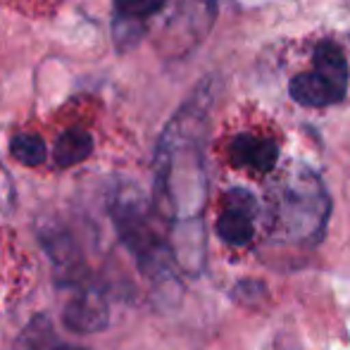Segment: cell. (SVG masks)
Segmentation results:
<instances>
[{
  "label": "cell",
  "mask_w": 350,
  "mask_h": 350,
  "mask_svg": "<svg viewBox=\"0 0 350 350\" xmlns=\"http://www.w3.org/2000/svg\"><path fill=\"white\" fill-rule=\"evenodd\" d=\"M115 224L120 229V236L139 258L141 267L148 272L165 267L167 260V248L162 245V241L157 239V234L152 231V226L148 224L146 212L136 200H122L120 205H115Z\"/></svg>",
  "instance_id": "obj_1"
},
{
  "label": "cell",
  "mask_w": 350,
  "mask_h": 350,
  "mask_svg": "<svg viewBox=\"0 0 350 350\" xmlns=\"http://www.w3.org/2000/svg\"><path fill=\"white\" fill-rule=\"evenodd\" d=\"M62 319H65V327L72 329V332L93 334V332L105 329L110 314H107V305H105V300L100 298L98 291L83 288L70 300Z\"/></svg>",
  "instance_id": "obj_2"
},
{
  "label": "cell",
  "mask_w": 350,
  "mask_h": 350,
  "mask_svg": "<svg viewBox=\"0 0 350 350\" xmlns=\"http://www.w3.org/2000/svg\"><path fill=\"white\" fill-rule=\"evenodd\" d=\"M231 162L239 167H250L255 172H269L274 170L279 160V148L267 139H258V136H236L229 148Z\"/></svg>",
  "instance_id": "obj_3"
},
{
  "label": "cell",
  "mask_w": 350,
  "mask_h": 350,
  "mask_svg": "<svg viewBox=\"0 0 350 350\" xmlns=\"http://www.w3.org/2000/svg\"><path fill=\"white\" fill-rule=\"evenodd\" d=\"M288 93L298 105H305V107H327L343 98V93L338 91V88H334L327 79L319 77L317 72L293 77L291 79Z\"/></svg>",
  "instance_id": "obj_4"
},
{
  "label": "cell",
  "mask_w": 350,
  "mask_h": 350,
  "mask_svg": "<svg viewBox=\"0 0 350 350\" xmlns=\"http://www.w3.org/2000/svg\"><path fill=\"white\" fill-rule=\"evenodd\" d=\"M312 62H314V72L319 74L322 79H327L334 88L346 96V88H348V65L343 60V53L338 51V46L334 43L324 41L314 48V55H312Z\"/></svg>",
  "instance_id": "obj_5"
},
{
  "label": "cell",
  "mask_w": 350,
  "mask_h": 350,
  "mask_svg": "<svg viewBox=\"0 0 350 350\" xmlns=\"http://www.w3.org/2000/svg\"><path fill=\"white\" fill-rule=\"evenodd\" d=\"M93 150V139L88 131L83 129H67L65 134H60V139L55 141L53 148V160L57 167H74L79 162H83Z\"/></svg>",
  "instance_id": "obj_6"
},
{
  "label": "cell",
  "mask_w": 350,
  "mask_h": 350,
  "mask_svg": "<svg viewBox=\"0 0 350 350\" xmlns=\"http://www.w3.org/2000/svg\"><path fill=\"white\" fill-rule=\"evenodd\" d=\"M217 234L229 245H248L253 239V215L224 208L217 219Z\"/></svg>",
  "instance_id": "obj_7"
},
{
  "label": "cell",
  "mask_w": 350,
  "mask_h": 350,
  "mask_svg": "<svg viewBox=\"0 0 350 350\" xmlns=\"http://www.w3.org/2000/svg\"><path fill=\"white\" fill-rule=\"evenodd\" d=\"M10 152H12V157L17 162H22V165L27 167H38L46 162V143H43L38 136L33 134H17L10 143Z\"/></svg>",
  "instance_id": "obj_8"
},
{
  "label": "cell",
  "mask_w": 350,
  "mask_h": 350,
  "mask_svg": "<svg viewBox=\"0 0 350 350\" xmlns=\"http://www.w3.org/2000/svg\"><path fill=\"white\" fill-rule=\"evenodd\" d=\"M167 0H115V10L122 19L143 22L165 5Z\"/></svg>",
  "instance_id": "obj_9"
},
{
  "label": "cell",
  "mask_w": 350,
  "mask_h": 350,
  "mask_svg": "<svg viewBox=\"0 0 350 350\" xmlns=\"http://www.w3.org/2000/svg\"><path fill=\"white\" fill-rule=\"evenodd\" d=\"M53 343H55V338H53L46 317H36L31 324H29L22 350H55Z\"/></svg>",
  "instance_id": "obj_10"
},
{
  "label": "cell",
  "mask_w": 350,
  "mask_h": 350,
  "mask_svg": "<svg viewBox=\"0 0 350 350\" xmlns=\"http://www.w3.org/2000/svg\"><path fill=\"white\" fill-rule=\"evenodd\" d=\"M55 350H83V348H74V346H57Z\"/></svg>",
  "instance_id": "obj_11"
}]
</instances>
